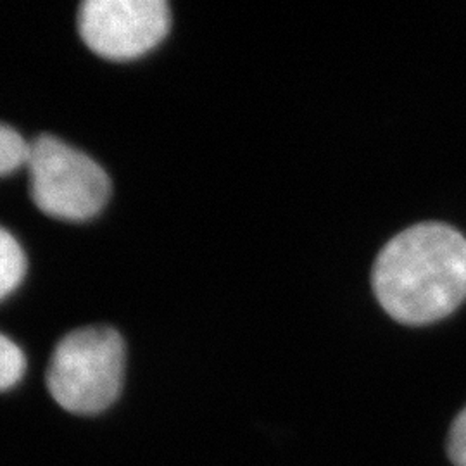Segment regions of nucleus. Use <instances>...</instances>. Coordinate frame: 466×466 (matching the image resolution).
Segmentation results:
<instances>
[{"mask_svg":"<svg viewBox=\"0 0 466 466\" xmlns=\"http://www.w3.org/2000/svg\"><path fill=\"white\" fill-rule=\"evenodd\" d=\"M373 290L387 315L404 325L450 317L466 299V238L442 223L398 233L377 256Z\"/></svg>","mask_w":466,"mask_h":466,"instance_id":"1","label":"nucleus"},{"mask_svg":"<svg viewBox=\"0 0 466 466\" xmlns=\"http://www.w3.org/2000/svg\"><path fill=\"white\" fill-rule=\"evenodd\" d=\"M125 342L111 327H85L56 346L47 385L56 402L69 413L96 415L109 408L121 390Z\"/></svg>","mask_w":466,"mask_h":466,"instance_id":"2","label":"nucleus"},{"mask_svg":"<svg viewBox=\"0 0 466 466\" xmlns=\"http://www.w3.org/2000/svg\"><path fill=\"white\" fill-rule=\"evenodd\" d=\"M26 167L35 206L47 217L85 221L99 215L111 196L104 167L52 135L30 144Z\"/></svg>","mask_w":466,"mask_h":466,"instance_id":"3","label":"nucleus"},{"mask_svg":"<svg viewBox=\"0 0 466 466\" xmlns=\"http://www.w3.org/2000/svg\"><path fill=\"white\" fill-rule=\"evenodd\" d=\"M165 0H86L78 28L88 49L106 59L128 61L154 49L169 32Z\"/></svg>","mask_w":466,"mask_h":466,"instance_id":"4","label":"nucleus"},{"mask_svg":"<svg viewBox=\"0 0 466 466\" xmlns=\"http://www.w3.org/2000/svg\"><path fill=\"white\" fill-rule=\"evenodd\" d=\"M26 273V256L16 238L0 227V300L7 298Z\"/></svg>","mask_w":466,"mask_h":466,"instance_id":"5","label":"nucleus"},{"mask_svg":"<svg viewBox=\"0 0 466 466\" xmlns=\"http://www.w3.org/2000/svg\"><path fill=\"white\" fill-rule=\"evenodd\" d=\"M30 144L13 127L0 123V177L26 167Z\"/></svg>","mask_w":466,"mask_h":466,"instance_id":"6","label":"nucleus"},{"mask_svg":"<svg viewBox=\"0 0 466 466\" xmlns=\"http://www.w3.org/2000/svg\"><path fill=\"white\" fill-rule=\"evenodd\" d=\"M26 370V358L11 339L0 333V390L15 387Z\"/></svg>","mask_w":466,"mask_h":466,"instance_id":"7","label":"nucleus"},{"mask_svg":"<svg viewBox=\"0 0 466 466\" xmlns=\"http://www.w3.org/2000/svg\"><path fill=\"white\" fill-rule=\"evenodd\" d=\"M448 452L452 465L466 466V408L451 425Z\"/></svg>","mask_w":466,"mask_h":466,"instance_id":"8","label":"nucleus"}]
</instances>
